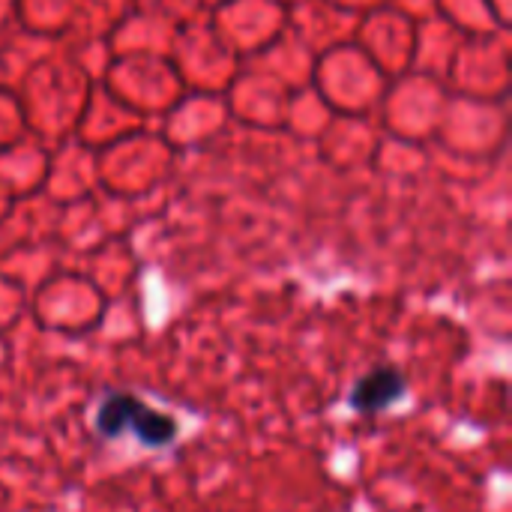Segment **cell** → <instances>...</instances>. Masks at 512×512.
Returning a JSON list of instances; mask_svg holds the SVG:
<instances>
[{
    "label": "cell",
    "mask_w": 512,
    "mask_h": 512,
    "mask_svg": "<svg viewBox=\"0 0 512 512\" xmlns=\"http://www.w3.org/2000/svg\"><path fill=\"white\" fill-rule=\"evenodd\" d=\"M132 429L147 447H162L174 438V423L165 414H156L153 408L141 405L132 396H111L99 408V432L108 438H117L120 432Z\"/></svg>",
    "instance_id": "cell-1"
},
{
    "label": "cell",
    "mask_w": 512,
    "mask_h": 512,
    "mask_svg": "<svg viewBox=\"0 0 512 512\" xmlns=\"http://www.w3.org/2000/svg\"><path fill=\"white\" fill-rule=\"evenodd\" d=\"M405 390V378L393 369H381L369 378H363L357 387H354V396H351V405L360 408V411H381L387 408L393 399H399Z\"/></svg>",
    "instance_id": "cell-2"
}]
</instances>
